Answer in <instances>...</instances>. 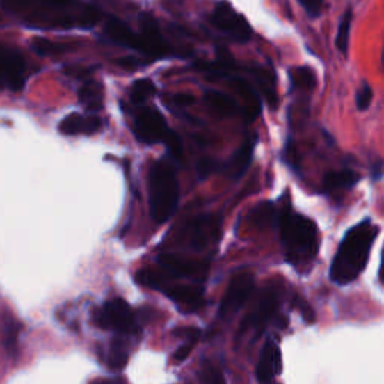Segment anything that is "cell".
<instances>
[{
    "mask_svg": "<svg viewBox=\"0 0 384 384\" xmlns=\"http://www.w3.org/2000/svg\"><path fill=\"white\" fill-rule=\"evenodd\" d=\"M5 11L22 24L40 31L92 29L101 11L83 0H2Z\"/></svg>",
    "mask_w": 384,
    "mask_h": 384,
    "instance_id": "cell-1",
    "label": "cell"
},
{
    "mask_svg": "<svg viewBox=\"0 0 384 384\" xmlns=\"http://www.w3.org/2000/svg\"><path fill=\"white\" fill-rule=\"evenodd\" d=\"M378 234L380 227L371 219H363L347 230L330 264L329 278L333 284L349 285L359 280L368 266Z\"/></svg>",
    "mask_w": 384,
    "mask_h": 384,
    "instance_id": "cell-2",
    "label": "cell"
},
{
    "mask_svg": "<svg viewBox=\"0 0 384 384\" xmlns=\"http://www.w3.org/2000/svg\"><path fill=\"white\" fill-rule=\"evenodd\" d=\"M280 224L281 242L285 262L294 266L297 271H308L319 254L320 237L319 228L308 216L294 212L290 206H285Z\"/></svg>",
    "mask_w": 384,
    "mask_h": 384,
    "instance_id": "cell-3",
    "label": "cell"
},
{
    "mask_svg": "<svg viewBox=\"0 0 384 384\" xmlns=\"http://www.w3.org/2000/svg\"><path fill=\"white\" fill-rule=\"evenodd\" d=\"M150 216L157 224H166L176 214L179 205V182L167 159H159L149 175Z\"/></svg>",
    "mask_w": 384,
    "mask_h": 384,
    "instance_id": "cell-4",
    "label": "cell"
},
{
    "mask_svg": "<svg viewBox=\"0 0 384 384\" xmlns=\"http://www.w3.org/2000/svg\"><path fill=\"white\" fill-rule=\"evenodd\" d=\"M93 323L104 330L136 335L140 329L136 312L123 299H111L93 311Z\"/></svg>",
    "mask_w": 384,
    "mask_h": 384,
    "instance_id": "cell-5",
    "label": "cell"
},
{
    "mask_svg": "<svg viewBox=\"0 0 384 384\" xmlns=\"http://www.w3.org/2000/svg\"><path fill=\"white\" fill-rule=\"evenodd\" d=\"M280 293H278V288L269 287L258 297L257 303L254 305L253 311L249 312L242 324H240L239 335H245L246 332H254L255 339L263 333L266 326L271 323L280 311Z\"/></svg>",
    "mask_w": 384,
    "mask_h": 384,
    "instance_id": "cell-6",
    "label": "cell"
},
{
    "mask_svg": "<svg viewBox=\"0 0 384 384\" xmlns=\"http://www.w3.org/2000/svg\"><path fill=\"white\" fill-rule=\"evenodd\" d=\"M210 23L236 42H248L253 36L251 24L225 0H221L215 5L212 14H210Z\"/></svg>",
    "mask_w": 384,
    "mask_h": 384,
    "instance_id": "cell-7",
    "label": "cell"
},
{
    "mask_svg": "<svg viewBox=\"0 0 384 384\" xmlns=\"http://www.w3.org/2000/svg\"><path fill=\"white\" fill-rule=\"evenodd\" d=\"M254 276L249 272H239L236 273L232 281L228 282L227 291L219 303L218 315L219 319L228 320L243 308V305L248 302L254 291Z\"/></svg>",
    "mask_w": 384,
    "mask_h": 384,
    "instance_id": "cell-8",
    "label": "cell"
},
{
    "mask_svg": "<svg viewBox=\"0 0 384 384\" xmlns=\"http://www.w3.org/2000/svg\"><path fill=\"white\" fill-rule=\"evenodd\" d=\"M158 266L171 280L176 278H192L198 282L205 281L209 273V262L207 260H192L173 254H161L158 257Z\"/></svg>",
    "mask_w": 384,
    "mask_h": 384,
    "instance_id": "cell-9",
    "label": "cell"
},
{
    "mask_svg": "<svg viewBox=\"0 0 384 384\" xmlns=\"http://www.w3.org/2000/svg\"><path fill=\"white\" fill-rule=\"evenodd\" d=\"M170 131L162 114L153 109H143L134 123V136L143 144L164 143Z\"/></svg>",
    "mask_w": 384,
    "mask_h": 384,
    "instance_id": "cell-10",
    "label": "cell"
},
{
    "mask_svg": "<svg viewBox=\"0 0 384 384\" xmlns=\"http://www.w3.org/2000/svg\"><path fill=\"white\" fill-rule=\"evenodd\" d=\"M219 218L216 215H198L185 228L189 246L201 251L210 245H215L219 237Z\"/></svg>",
    "mask_w": 384,
    "mask_h": 384,
    "instance_id": "cell-11",
    "label": "cell"
},
{
    "mask_svg": "<svg viewBox=\"0 0 384 384\" xmlns=\"http://www.w3.org/2000/svg\"><path fill=\"white\" fill-rule=\"evenodd\" d=\"M161 293H164L170 301L175 302L179 310L192 312L205 305V290L200 282L195 284H173L171 278L161 288Z\"/></svg>",
    "mask_w": 384,
    "mask_h": 384,
    "instance_id": "cell-12",
    "label": "cell"
},
{
    "mask_svg": "<svg viewBox=\"0 0 384 384\" xmlns=\"http://www.w3.org/2000/svg\"><path fill=\"white\" fill-rule=\"evenodd\" d=\"M27 80V63L23 54L11 47L2 50V84L3 88L20 92Z\"/></svg>",
    "mask_w": 384,
    "mask_h": 384,
    "instance_id": "cell-13",
    "label": "cell"
},
{
    "mask_svg": "<svg viewBox=\"0 0 384 384\" xmlns=\"http://www.w3.org/2000/svg\"><path fill=\"white\" fill-rule=\"evenodd\" d=\"M104 32L110 41L150 57V50H149V44L146 41V38L141 35V32L140 33L132 32L131 27L127 23L119 20V18L111 17L107 22V24H105Z\"/></svg>",
    "mask_w": 384,
    "mask_h": 384,
    "instance_id": "cell-14",
    "label": "cell"
},
{
    "mask_svg": "<svg viewBox=\"0 0 384 384\" xmlns=\"http://www.w3.org/2000/svg\"><path fill=\"white\" fill-rule=\"evenodd\" d=\"M282 371V353L280 345L273 339H267L257 362L255 376L260 383H271Z\"/></svg>",
    "mask_w": 384,
    "mask_h": 384,
    "instance_id": "cell-15",
    "label": "cell"
},
{
    "mask_svg": "<svg viewBox=\"0 0 384 384\" xmlns=\"http://www.w3.org/2000/svg\"><path fill=\"white\" fill-rule=\"evenodd\" d=\"M140 31L149 44L152 59H162V57H170L175 54L170 44L164 40V36H162L158 23L153 20V17L141 15Z\"/></svg>",
    "mask_w": 384,
    "mask_h": 384,
    "instance_id": "cell-16",
    "label": "cell"
},
{
    "mask_svg": "<svg viewBox=\"0 0 384 384\" xmlns=\"http://www.w3.org/2000/svg\"><path fill=\"white\" fill-rule=\"evenodd\" d=\"M257 144V137H249L240 144L239 149L233 153V157L225 164V173L232 180H237L248 171L254 159V150Z\"/></svg>",
    "mask_w": 384,
    "mask_h": 384,
    "instance_id": "cell-17",
    "label": "cell"
},
{
    "mask_svg": "<svg viewBox=\"0 0 384 384\" xmlns=\"http://www.w3.org/2000/svg\"><path fill=\"white\" fill-rule=\"evenodd\" d=\"M101 128L102 120L98 116H84L80 113H72L59 123V131L63 136H79V134L92 136Z\"/></svg>",
    "mask_w": 384,
    "mask_h": 384,
    "instance_id": "cell-18",
    "label": "cell"
},
{
    "mask_svg": "<svg viewBox=\"0 0 384 384\" xmlns=\"http://www.w3.org/2000/svg\"><path fill=\"white\" fill-rule=\"evenodd\" d=\"M360 176L356 171L350 168H342V170H335L326 173L323 177V189L326 192H341V191H350L351 188L359 184Z\"/></svg>",
    "mask_w": 384,
    "mask_h": 384,
    "instance_id": "cell-19",
    "label": "cell"
},
{
    "mask_svg": "<svg viewBox=\"0 0 384 384\" xmlns=\"http://www.w3.org/2000/svg\"><path fill=\"white\" fill-rule=\"evenodd\" d=\"M205 101L212 109L218 116L221 118H233L240 114V109L237 102L223 92L218 90H206L205 92Z\"/></svg>",
    "mask_w": 384,
    "mask_h": 384,
    "instance_id": "cell-20",
    "label": "cell"
},
{
    "mask_svg": "<svg viewBox=\"0 0 384 384\" xmlns=\"http://www.w3.org/2000/svg\"><path fill=\"white\" fill-rule=\"evenodd\" d=\"M225 79H228L233 88L240 93V96H243V98L249 102V107H251V110L258 116L262 111V101H260V96H258L254 86L246 79H243V77L236 75L233 72L228 74Z\"/></svg>",
    "mask_w": 384,
    "mask_h": 384,
    "instance_id": "cell-21",
    "label": "cell"
},
{
    "mask_svg": "<svg viewBox=\"0 0 384 384\" xmlns=\"http://www.w3.org/2000/svg\"><path fill=\"white\" fill-rule=\"evenodd\" d=\"M79 101L89 111H99L104 102L102 86L96 81L84 83L79 89Z\"/></svg>",
    "mask_w": 384,
    "mask_h": 384,
    "instance_id": "cell-22",
    "label": "cell"
},
{
    "mask_svg": "<svg viewBox=\"0 0 384 384\" xmlns=\"http://www.w3.org/2000/svg\"><path fill=\"white\" fill-rule=\"evenodd\" d=\"M288 75H290L291 89L310 92L315 88V84H317V77H315L314 71L311 68H308V66H297V68L290 70Z\"/></svg>",
    "mask_w": 384,
    "mask_h": 384,
    "instance_id": "cell-23",
    "label": "cell"
},
{
    "mask_svg": "<svg viewBox=\"0 0 384 384\" xmlns=\"http://www.w3.org/2000/svg\"><path fill=\"white\" fill-rule=\"evenodd\" d=\"M129 359V353L127 350V345H125L119 338L113 339L109 349V356H107V365L111 371H122L127 367Z\"/></svg>",
    "mask_w": 384,
    "mask_h": 384,
    "instance_id": "cell-24",
    "label": "cell"
},
{
    "mask_svg": "<svg viewBox=\"0 0 384 384\" xmlns=\"http://www.w3.org/2000/svg\"><path fill=\"white\" fill-rule=\"evenodd\" d=\"M351 23H353V11L349 8L347 11L344 13L341 17V22L338 26V33H336V48L342 53H349V42H350V31H351Z\"/></svg>",
    "mask_w": 384,
    "mask_h": 384,
    "instance_id": "cell-25",
    "label": "cell"
},
{
    "mask_svg": "<svg viewBox=\"0 0 384 384\" xmlns=\"http://www.w3.org/2000/svg\"><path fill=\"white\" fill-rule=\"evenodd\" d=\"M32 50L42 57H53V56H59L65 51L70 50L68 45L54 42L50 40H45V38H36V40L32 41Z\"/></svg>",
    "mask_w": 384,
    "mask_h": 384,
    "instance_id": "cell-26",
    "label": "cell"
},
{
    "mask_svg": "<svg viewBox=\"0 0 384 384\" xmlns=\"http://www.w3.org/2000/svg\"><path fill=\"white\" fill-rule=\"evenodd\" d=\"M157 92L155 84L149 79H140L132 84L131 89V101L136 105H141L146 102L150 96Z\"/></svg>",
    "mask_w": 384,
    "mask_h": 384,
    "instance_id": "cell-27",
    "label": "cell"
},
{
    "mask_svg": "<svg viewBox=\"0 0 384 384\" xmlns=\"http://www.w3.org/2000/svg\"><path fill=\"white\" fill-rule=\"evenodd\" d=\"M253 223L258 227H267L275 221V209L271 203H260L251 214Z\"/></svg>",
    "mask_w": 384,
    "mask_h": 384,
    "instance_id": "cell-28",
    "label": "cell"
},
{
    "mask_svg": "<svg viewBox=\"0 0 384 384\" xmlns=\"http://www.w3.org/2000/svg\"><path fill=\"white\" fill-rule=\"evenodd\" d=\"M164 144L167 146L170 155L176 161H184V146H182V141L175 131H170L168 137L166 138Z\"/></svg>",
    "mask_w": 384,
    "mask_h": 384,
    "instance_id": "cell-29",
    "label": "cell"
},
{
    "mask_svg": "<svg viewBox=\"0 0 384 384\" xmlns=\"http://www.w3.org/2000/svg\"><path fill=\"white\" fill-rule=\"evenodd\" d=\"M374 99V92L368 83H363L356 93V107L359 111H365L371 107Z\"/></svg>",
    "mask_w": 384,
    "mask_h": 384,
    "instance_id": "cell-30",
    "label": "cell"
},
{
    "mask_svg": "<svg viewBox=\"0 0 384 384\" xmlns=\"http://www.w3.org/2000/svg\"><path fill=\"white\" fill-rule=\"evenodd\" d=\"M200 380L205 381V383H224V377L223 374H221L218 371L216 367H214L212 363H206L205 365V369L201 371L200 374Z\"/></svg>",
    "mask_w": 384,
    "mask_h": 384,
    "instance_id": "cell-31",
    "label": "cell"
},
{
    "mask_svg": "<svg viewBox=\"0 0 384 384\" xmlns=\"http://www.w3.org/2000/svg\"><path fill=\"white\" fill-rule=\"evenodd\" d=\"M293 305L296 306L297 310L301 311L303 320L306 323H314L315 321V314H314V310L310 306V303L306 302L303 297H299V296H294L293 297Z\"/></svg>",
    "mask_w": 384,
    "mask_h": 384,
    "instance_id": "cell-32",
    "label": "cell"
},
{
    "mask_svg": "<svg viewBox=\"0 0 384 384\" xmlns=\"http://www.w3.org/2000/svg\"><path fill=\"white\" fill-rule=\"evenodd\" d=\"M297 2L302 5L306 14H308L311 18H317L321 14L326 0H297Z\"/></svg>",
    "mask_w": 384,
    "mask_h": 384,
    "instance_id": "cell-33",
    "label": "cell"
},
{
    "mask_svg": "<svg viewBox=\"0 0 384 384\" xmlns=\"http://www.w3.org/2000/svg\"><path fill=\"white\" fill-rule=\"evenodd\" d=\"M284 159L290 167H293V170H296L299 167V153H297V149L294 146V143L290 140L287 141L285 149H284Z\"/></svg>",
    "mask_w": 384,
    "mask_h": 384,
    "instance_id": "cell-34",
    "label": "cell"
},
{
    "mask_svg": "<svg viewBox=\"0 0 384 384\" xmlns=\"http://www.w3.org/2000/svg\"><path fill=\"white\" fill-rule=\"evenodd\" d=\"M216 167H218L216 161L212 159V158H203L201 161H198V164H197L198 177L200 179H206Z\"/></svg>",
    "mask_w": 384,
    "mask_h": 384,
    "instance_id": "cell-35",
    "label": "cell"
},
{
    "mask_svg": "<svg viewBox=\"0 0 384 384\" xmlns=\"http://www.w3.org/2000/svg\"><path fill=\"white\" fill-rule=\"evenodd\" d=\"M197 341H186L184 345H180V347L176 350V353L173 354V358L177 362H184L185 359H188V356L191 354V351L194 350Z\"/></svg>",
    "mask_w": 384,
    "mask_h": 384,
    "instance_id": "cell-36",
    "label": "cell"
},
{
    "mask_svg": "<svg viewBox=\"0 0 384 384\" xmlns=\"http://www.w3.org/2000/svg\"><path fill=\"white\" fill-rule=\"evenodd\" d=\"M175 335L182 336V338H186L188 341H198L201 338V330L197 328H179L175 330Z\"/></svg>",
    "mask_w": 384,
    "mask_h": 384,
    "instance_id": "cell-37",
    "label": "cell"
},
{
    "mask_svg": "<svg viewBox=\"0 0 384 384\" xmlns=\"http://www.w3.org/2000/svg\"><path fill=\"white\" fill-rule=\"evenodd\" d=\"M119 65L125 70H136L143 65V62H140L138 59H134V57H125V59L119 61Z\"/></svg>",
    "mask_w": 384,
    "mask_h": 384,
    "instance_id": "cell-38",
    "label": "cell"
},
{
    "mask_svg": "<svg viewBox=\"0 0 384 384\" xmlns=\"http://www.w3.org/2000/svg\"><path fill=\"white\" fill-rule=\"evenodd\" d=\"M173 99H175V102H176L177 105H180V107H188L189 104L194 102V96H192V95H186V93H179V95H176Z\"/></svg>",
    "mask_w": 384,
    "mask_h": 384,
    "instance_id": "cell-39",
    "label": "cell"
},
{
    "mask_svg": "<svg viewBox=\"0 0 384 384\" xmlns=\"http://www.w3.org/2000/svg\"><path fill=\"white\" fill-rule=\"evenodd\" d=\"M378 280L381 284H384V248L381 253V264H380V271H378Z\"/></svg>",
    "mask_w": 384,
    "mask_h": 384,
    "instance_id": "cell-40",
    "label": "cell"
},
{
    "mask_svg": "<svg viewBox=\"0 0 384 384\" xmlns=\"http://www.w3.org/2000/svg\"><path fill=\"white\" fill-rule=\"evenodd\" d=\"M383 65H384V50H383Z\"/></svg>",
    "mask_w": 384,
    "mask_h": 384,
    "instance_id": "cell-41",
    "label": "cell"
}]
</instances>
